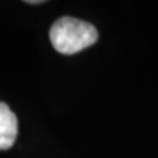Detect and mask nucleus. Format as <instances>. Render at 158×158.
<instances>
[{"label": "nucleus", "instance_id": "f03ea898", "mask_svg": "<svg viewBox=\"0 0 158 158\" xmlns=\"http://www.w3.org/2000/svg\"><path fill=\"white\" fill-rule=\"evenodd\" d=\"M18 135V118L6 102H0V151L9 149Z\"/></svg>", "mask_w": 158, "mask_h": 158}, {"label": "nucleus", "instance_id": "f257e3e1", "mask_svg": "<svg viewBox=\"0 0 158 158\" xmlns=\"http://www.w3.org/2000/svg\"><path fill=\"white\" fill-rule=\"evenodd\" d=\"M97 38L98 32L92 23L72 16L57 19L50 29L51 44L62 54L79 53L81 50L95 44Z\"/></svg>", "mask_w": 158, "mask_h": 158}]
</instances>
